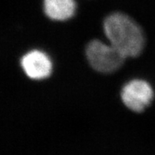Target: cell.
I'll use <instances>...</instances> for the list:
<instances>
[{"mask_svg": "<svg viewBox=\"0 0 155 155\" xmlns=\"http://www.w3.org/2000/svg\"><path fill=\"white\" fill-rule=\"evenodd\" d=\"M103 28L110 44L126 58L137 57L142 53L145 45L143 32L129 16L114 13L105 19Z\"/></svg>", "mask_w": 155, "mask_h": 155, "instance_id": "6da1fadb", "label": "cell"}, {"mask_svg": "<svg viewBox=\"0 0 155 155\" xmlns=\"http://www.w3.org/2000/svg\"><path fill=\"white\" fill-rule=\"evenodd\" d=\"M86 56L91 66L102 73H111L119 69L126 58L116 47L97 39L87 44Z\"/></svg>", "mask_w": 155, "mask_h": 155, "instance_id": "7a4b0ae2", "label": "cell"}, {"mask_svg": "<svg viewBox=\"0 0 155 155\" xmlns=\"http://www.w3.org/2000/svg\"><path fill=\"white\" fill-rule=\"evenodd\" d=\"M122 102L134 112H143L152 102L153 91L148 82L143 80H133L122 88Z\"/></svg>", "mask_w": 155, "mask_h": 155, "instance_id": "3957f363", "label": "cell"}, {"mask_svg": "<svg viewBox=\"0 0 155 155\" xmlns=\"http://www.w3.org/2000/svg\"><path fill=\"white\" fill-rule=\"evenodd\" d=\"M77 4L75 0H43L46 15L54 21H66L75 14Z\"/></svg>", "mask_w": 155, "mask_h": 155, "instance_id": "5b68a950", "label": "cell"}, {"mask_svg": "<svg viewBox=\"0 0 155 155\" xmlns=\"http://www.w3.org/2000/svg\"><path fill=\"white\" fill-rule=\"evenodd\" d=\"M21 67L28 77L32 80H43L51 74L53 65L45 52L33 50L22 57Z\"/></svg>", "mask_w": 155, "mask_h": 155, "instance_id": "277c9868", "label": "cell"}]
</instances>
